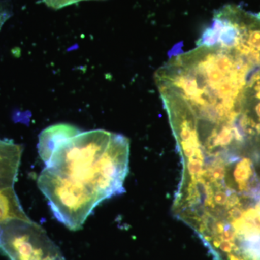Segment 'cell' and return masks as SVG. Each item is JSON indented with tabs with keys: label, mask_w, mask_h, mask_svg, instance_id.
Instances as JSON below:
<instances>
[{
	"label": "cell",
	"mask_w": 260,
	"mask_h": 260,
	"mask_svg": "<svg viewBox=\"0 0 260 260\" xmlns=\"http://www.w3.org/2000/svg\"><path fill=\"white\" fill-rule=\"evenodd\" d=\"M252 68L235 53L201 44L175 54L156 72L158 89L184 99L200 120L234 122Z\"/></svg>",
	"instance_id": "cell-1"
},
{
	"label": "cell",
	"mask_w": 260,
	"mask_h": 260,
	"mask_svg": "<svg viewBox=\"0 0 260 260\" xmlns=\"http://www.w3.org/2000/svg\"><path fill=\"white\" fill-rule=\"evenodd\" d=\"M129 153V142L123 135L80 131L54 150L45 169L99 205L124 191Z\"/></svg>",
	"instance_id": "cell-2"
},
{
	"label": "cell",
	"mask_w": 260,
	"mask_h": 260,
	"mask_svg": "<svg viewBox=\"0 0 260 260\" xmlns=\"http://www.w3.org/2000/svg\"><path fill=\"white\" fill-rule=\"evenodd\" d=\"M218 45L235 53L253 69L260 68V14L235 5L215 12L198 45Z\"/></svg>",
	"instance_id": "cell-3"
},
{
	"label": "cell",
	"mask_w": 260,
	"mask_h": 260,
	"mask_svg": "<svg viewBox=\"0 0 260 260\" xmlns=\"http://www.w3.org/2000/svg\"><path fill=\"white\" fill-rule=\"evenodd\" d=\"M0 251L10 260H57L58 246L32 220H15L0 225Z\"/></svg>",
	"instance_id": "cell-4"
},
{
	"label": "cell",
	"mask_w": 260,
	"mask_h": 260,
	"mask_svg": "<svg viewBox=\"0 0 260 260\" xmlns=\"http://www.w3.org/2000/svg\"><path fill=\"white\" fill-rule=\"evenodd\" d=\"M237 122L247 144L260 153V68L248 78Z\"/></svg>",
	"instance_id": "cell-5"
},
{
	"label": "cell",
	"mask_w": 260,
	"mask_h": 260,
	"mask_svg": "<svg viewBox=\"0 0 260 260\" xmlns=\"http://www.w3.org/2000/svg\"><path fill=\"white\" fill-rule=\"evenodd\" d=\"M80 131L78 127L70 124H54L43 130L39 135L38 150L44 164L50 159L53 152L61 143Z\"/></svg>",
	"instance_id": "cell-6"
},
{
	"label": "cell",
	"mask_w": 260,
	"mask_h": 260,
	"mask_svg": "<svg viewBox=\"0 0 260 260\" xmlns=\"http://www.w3.org/2000/svg\"><path fill=\"white\" fill-rule=\"evenodd\" d=\"M43 1L49 8L59 10L69 5L77 4L80 2L90 1V0H43Z\"/></svg>",
	"instance_id": "cell-7"
},
{
	"label": "cell",
	"mask_w": 260,
	"mask_h": 260,
	"mask_svg": "<svg viewBox=\"0 0 260 260\" xmlns=\"http://www.w3.org/2000/svg\"><path fill=\"white\" fill-rule=\"evenodd\" d=\"M10 10L4 5H0V28L5 22L10 18Z\"/></svg>",
	"instance_id": "cell-8"
},
{
	"label": "cell",
	"mask_w": 260,
	"mask_h": 260,
	"mask_svg": "<svg viewBox=\"0 0 260 260\" xmlns=\"http://www.w3.org/2000/svg\"><path fill=\"white\" fill-rule=\"evenodd\" d=\"M57 260H65V259H64V258L63 257V256H62V257L60 258V259H57Z\"/></svg>",
	"instance_id": "cell-9"
}]
</instances>
